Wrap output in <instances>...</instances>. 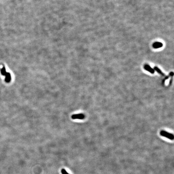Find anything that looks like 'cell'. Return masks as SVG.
Returning <instances> with one entry per match:
<instances>
[{"mask_svg": "<svg viewBox=\"0 0 174 174\" xmlns=\"http://www.w3.org/2000/svg\"><path fill=\"white\" fill-rule=\"evenodd\" d=\"M71 118L73 119H83L85 118V115L83 114H79L72 115Z\"/></svg>", "mask_w": 174, "mask_h": 174, "instance_id": "2", "label": "cell"}, {"mask_svg": "<svg viewBox=\"0 0 174 174\" xmlns=\"http://www.w3.org/2000/svg\"><path fill=\"white\" fill-rule=\"evenodd\" d=\"M5 76V81L7 83H9L11 81V74L9 72H7Z\"/></svg>", "mask_w": 174, "mask_h": 174, "instance_id": "5", "label": "cell"}, {"mask_svg": "<svg viewBox=\"0 0 174 174\" xmlns=\"http://www.w3.org/2000/svg\"><path fill=\"white\" fill-rule=\"evenodd\" d=\"M160 134L161 135H162V136L168 138L170 139H171V140H173L174 139V136H173V134L167 132V131H165L164 130L161 131L160 133Z\"/></svg>", "mask_w": 174, "mask_h": 174, "instance_id": "1", "label": "cell"}, {"mask_svg": "<svg viewBox=\"0 0 174 174\" xmlns=\"http://www.w3.org/2000/svg\"><path fill=\"white\" fill-rule=\"evenodd\" d=\"M144 69H145L146 71H148L149 72H150L151 73L153 74L155 72V70L153 69H152L151 67V66L150 65H146L144 66Z\"/></svg>", "mask_w": 174, "mask_h": 174, "instance_id": "3", "label": "cell"}, {"mask_svg": "<svg viewBox=\"0 0 174 174\" xmlns=\"http://www.w3.org/2000/svg\"><path fill=\"white\" fill-rule=\"evenodd\" d=\"M1 73L2 75H5L6 73H7L6 69H5V67H4V66H3V67L2 68V69H1Z\"/></svg>", "mask_w": 174, "mask_h": 174, "instance_id": "7", "label": "cell"}, {"mask_svg": "<svg viewBox=\"0 0 174 174\" xmlns=\"http://www.w3.org/2000/svg\"><path fill=\"white\" fill-rule=\"evenodd\" d=\"M162 46H163V44L162 43L159 42H155L153 44V48L156 49L160 48L161 47H162Z\"/></svg>", "mask_w": 174, "mask_h": 174, "instance_id": "4", "label": "cell"}, {"mask_svg": "<svg viewBox=\"0 0 174 174\" xmlns=\"http://www.w3.org/2000/svg\"><path fill=\"white\" fill-rule=\"evenodd\" d=\"M61 172L62 174H69L68 173L66 172V170H65V169H62L61 170Z\"/></svg>", "mask_w": 174, "mask_h": 174, "instance_id": "8", "label": "cell"}, {"mask_svg": "<svg viewBox=\"0 0 174 174\" xmlns=\"http://www.w3.org/2000/svg\"><path fill=\"white\" fill-rule=\"evenodd\" d=\"M153 69L155 70V71H157V72L159 73L160 74V75H162V76H165L164 74V73L163 72H162V71H161V70H160L158 68L156 67V66H155L154 67V69Z\"/></svg>", "mask_w": 174, "mask_h": 174, "instance_id": "6", "label": "cell"}]
</instances>
